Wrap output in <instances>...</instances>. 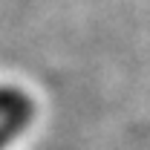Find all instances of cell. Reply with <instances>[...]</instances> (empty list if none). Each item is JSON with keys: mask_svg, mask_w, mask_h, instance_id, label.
<instances>
[{"mask_svg": "<svg viewBox=\"0 0 150 150\" xmlns=\"http://www.w3.org/2000/svg\"><path fill=\"white\" fill-rule=\"evenodd\" d=\"M23 101H26V95L20 93V90H15V87H0V115L9 112V110H15Z\"/></svg>", "mask_w": 150, "mask_h": 150, "instance_id": "2", "label": "cell"}, {"mask_svg": "<svg viewBox=\"0 0 150 150\" xmlns=\"http://www.w3.org/2000/svg\"><path fill=\"white\" fill-rule=\"evenodd\" d=\"M29 121H32V101H29V98H26L23 104H18L15 110L3 112V115H0V150L9 147L20 133L26 130Z\"/></svg>", "mask_w": 150, "mask_h": 150, "instance_id": "1", "label": "cell"}]
</instances>
